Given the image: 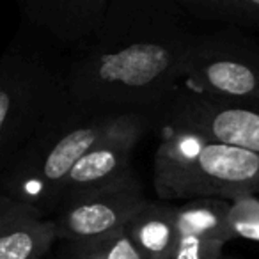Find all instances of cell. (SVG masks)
<instances>
[{
	"label": "cell",
	"instance_id": "cell-2",
	"mask_svg": "<svg viewBox=\"0 0 259 259\" xmlns=\"http://www.w3.org/2000/svg\"><path fill=\"white\" fill-rule=\"evenodd\" d=\"M121 112L68 101L0 174V194L52 219L71 170Z\"/></svg>",
	"mask_w": 259,
	"mask_h": 259
},
{
	"label": "cell",
	"instance_id": "cell-11",
	"mask_svg": "<svg viewBox=\"0 0 259 259\" xmlns=\"http://www.w3.org/2000/svg\"><path fill=\"white\" fill-rule=\"evenodd\" d=\"M142 259H172L176 248V206L148 201L126 226Z\"/></svg>",
	"mask_w": 259,
	"mask_h": 259
},
{
	"label": "cell",
	"instance_id": "cell-16",
	"mask_svg": "<svg viewBox=\"0 0 259 259\" xmlns=\"http://www.w3.org/2000/svg\"><path fill=\"white\" fill-rule=\"evenodd\" d=\"M226 243L197 236H178L172 259H224Z\"/></svg>",
	"mask_w": 259,
	"mask_h": 259
},
{
	"label": "cell",
	"instance_id": "cell-12",
	"mask_svg": "<svg viewBox=\"0 0 259 259\" xmlns=\"http://www.w3.org/2000/svg\"><path fill=\"white\" fill-rule=\"evenodd\" d=\"M229 206L231 201L226 199H194L176 206L178 236H197L222 243L233 241Z\"/></svg>",
	"mask_w": 259,
	"mask_h": 259
},
{
	"label": "cell",
	"instance_id": "cell-17",
	"mask_svg": "<svg viewBox=\"0 0 259 259\" xmlns=\"http://www.w3.org/2000/svg\"><path fill=\"white\" fill-rule=\"evenodd\" d=\"M224 259H233V257H224Z\"/></svg>",
	"mask_w": 259,
	"mask_h": 259
},
{
	"label": "cell",
	"instance_id": "cell-10",
	"mask_svg": "<svg viewBox=\"0 0 259 259\" xmlns=\"http://www.w3.org/2000/svg\"><path fill=\"white\" fill-rule=\"evenodd\" d=\"M55 241L54 220L0 194V259H43Z\"/></svg>",
	"mask_w": 259,
	"mask_h": 259
},
{
	"label": "cell",
	"instance_id": "cell-5",
	"mask_svg": "<svg viewBox=\"0 0 259 259\" xmlns=\"http://www.w3.org/2000/svg\"><path fill=\"white\" fill-rule=\"evenodd\" d=\"M181 82L185 89L209 100L259 105V41L231 27L194 32Z\"/></svg>",
	"mask_w": 259,
	"mask_h": 259
},
{
	"label": "cell",
	"instance_id": "cell-13",
	"mask_svg": "<svg viewBox=\"0 0 259 259\" xmlns=\"http://www.w3.org/2000/svg\"><path fill=\"white\" fill-rule=\"evenodd\" d=\"M178 4L195 20L259 32V0H178Z\"/></svg>",
	"mask_w": 259,
	"mask_h": 259
},
{
	"label": "cell",
	"instance_id": "cell-15",
	"mask_svg": "<svg viewBox=\"0 0 259 259\" xmlns=\"http://www.w3.org/2000/svg\"><path fill=\"white\" fill-rule=\"evenodd\" d=\"M229 227L234 240L241 238L259 243V197L240 195L229 206Z\"/></svg>",
	"mask_w": 259,
	"mask_h": 259
},
{
	"label": "cell",
	"instance_id": "cell-7",
	"mask_svg": "<svg viewBox=\"0 0 259 259\" xmlns=\"http://www.w3.org/2000/svg\"><path fill=\"white\" fill-rule=\"evenodd\" d=\"M165 124L259 156V105L217 101L178 87L162 107Z\"/></svg>",
	"mask_w": 259,
	"mask_h": 259
},
{
	"label": "cell",
	"instance_id": "cell-14",
	"mask_svg": "<svg viewBox=\"0 0 259 259\" xmlns=\"http://www.w3.org/2000/svg\"><path fill=\"white\" fill-rule=\"evenodd\" d=\"M61 259H142L126 231L76 243H62Z\"/></svg>",
	"mask_w": 259,
	"mask_h": 259
},
{
	"label": "cell",
	"instance_id": "cell-6",
	"mask_svg": "<svg viewBox=\"0 0 259 259\" xmlns=\"http://www.w3.org/2000/svg\"><path fill=\"white\" fill-rule=\"evenodd\" d=\"M148 201L135 169L107 185L64 199L52 217L57 241L76 243L124 231Z\"/></svg>",
	"mask_w": 259,
	"mask_h": 259
},
{
	"label": "cell",
	"instance_id": "cell-8",
	"mask_svg": "<svg viewBox=\"0 0 259 259\" xmlns=\"http://www.w3.org/2000/svg\"><path fill=\"white\" fill-rule=\"evenodd\" d=\"M151 128V115L144 110H124L114 124L94 142L71 170L62 190L61 202L91 188H98L134 169L132 158L139 142ZM59 202V204H61ZM59 208V206H57Z\"/></svg>",
	"mask_w": 259,
	"mask_h": 259
},
{
	"label": "cell",
	"instance_id": "cell-9",
	"mask_svg": "<svg viewBox=\"0 0 259 259\" xmlns=\"http://www.w3.org/2000/svg\"><path fill=\"white\" fill-rule=\"evenodd\" d=\"M110 0H22L20 15L75 52L100 30Z\"/></svg>",
	"mask_w": 259,
	"mask_h": 259
},
{
	"label": "cell",
	"instance_id": "cell-1",
	"mask_svg": "<svg viewBox=\"0 0 259 259\" xmlns=\"http://www.w3.org/2000/svg\"><path fill=\"white\" fill-rule=\"evenodd\" d=\"M178 0H110L100 30L64 71L71 103L110 110L162 108L180 87L190 43Z\"/></svg>",
	"mask_w": 259,
	"mask_h": 259
},
{
	"label": "cell",
	"instance_id": "cell-4",
	"mask_svg": "<svg viewBox=\"0 0 259 259\" xmlns=\"http://www.w3.org/2000/svg\"><path fill=\"white\" fill-rule=\"evenodd\" d=\"M69 101L64 73L27 41L0 55V174Z\"/></svg>",
	"mask_w": 259,
	"mask_h": 259
},
{
	"label": "cell",
	"instance_id": "cell-3",
	"mask_svg": "<svg viewBox=\"0 0 259 259\" xmlns=\"http://www.w3.org/2000/svg\"><path fill=\"white\" fill-rule=\"evenodd\" d=\"M153 185L162 202L257 195L259 156L165 124L155 153Z\"/></svg>",
	"mask_w": 259,
	"mask_h": 259
}]
</instances>
